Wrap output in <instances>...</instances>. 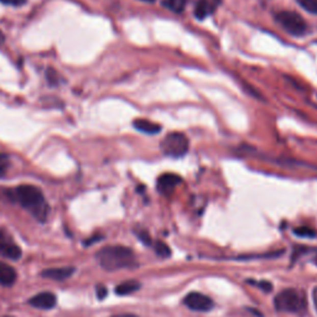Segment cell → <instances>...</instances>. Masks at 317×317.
Here are the masks:
<instances>
[{
	"label": "cell",
	"mask_w": 317,
	"mask_h": 317,
	"mask_svg": "<svg viewBox=\"0 0 317 317\" xmlns=\"http://www.w3.org/2000/svg\"><path fill=\"white\" fill-rule=\"evenodd\" d=\"M182 182L181 178L176 174H164L157 178V190L160 194L170 195L174 190Z\"/></svg>",
	"instance_id": "ba28073f"
},
{
	"label": "cell",
	"mask_w": 317,
	"mask_h": 317,
	"mask_svg": "<svg viewBox=\"0 0 317 317\" xmlns=\"http://www.w3.org/2000/svg\"><path fill=\"white\" fill-rule=\"evenodd\" d=\"M20 204L30 209L39 221L44 222L48 215V206L45 202L41 190L33 185H21L15 190Z\"/></svg>",
	"instance_id": "7a4b0ae2"
},
{
	"label": "cell",
	"mask_w": 317,
	"mask_h": 317,
	"mask_svg": "<svg viewBox=\"0 0 317 317\" xmlns=\"http://www.w3.org/2000/svg\"><path fill=\"white\" fill-rule=\"evenodd\" d=\"M300 7L305 9L307 13L317 15V0H296Z\"/></svg>",
	"instance_id": "e0dca14e"
},
{
	"label": "cell",
	"mask_w": 317,
	"mask_h": 317,
	"mask_svg": "<svg viewBox=\"0 0 317 317\" xmlns=\"http://www.w3.org/2000/svg\"><path fill=\"white\" fill-rule=\"evenodd\" d=\"M108 294V290L105 289V286L100 285V286H97V298L99 300H103Z\"/></svg>",
	"instance_id": "7402d4cb"
},
{
	"label": "cell",
	"mask_w": 317,
	"mask_h": 317,
	"mask_svg": "<svg viewBox=\"0 0 317 317\" xmlns=\"http://www.w3.org/2000/svg\"><path fill=\"white\" fill-rule=\"evenodd\" d=\"M100 239V237H93L92 239H88L87 242H86V246H88V244H92V243H94V242H97V241H99Z\"/></svg>",
	"instance_id": "d4e9b609"
},
{
	"label": "cell",
	"mask_w": 317,
	"mask_h": 317,
	"mask_svg": "<svg viewBox=\"0 0 317 317\" xmlns=\"http://www.w3.org/2000/svg\"><path fill=\"white\" fill-rule=\"evenodd\" d=\"M76 269L73 267H65V268H52V269H47L42 272L41 275L46 279H51V280L56 281H63L67 280L73 275Z\"/></svg>",
	"instance_id": "30bf717a"
},
{
	"label": "cell",
	"mask_w": 317,
	"mask_h": 317,
	"mask_svg": "<svg viewBox=\"0 0 317 317\" xmlns=\"http://www.w3.org/2000/svg\"><path fill=\"white\" fill-rule=\"evenodd\" d=\"M294 233H295L296 235H299V237H302V238H313L316 237V230H313L312 228H308V227H299V228H296L295 230H294Z\"/></svg>",
	"instance_id": "ac0fdd59"
},
{
	"label": "cell",
	"mask_w": 317,
	"mask_h": 317,
	"mask_svg": "<svg viewBox=\"0 0 317 317\" xmlns=\"http://www.w3.org/2000/svg\"><path fill=\"white\" fill-rule=\"evenodd\" d=\"M8 166H9V157H8L5 154H0V176L4 175Z\"/></svg>",
	"instance_id": "d6986e66"
},
{
	"label": "cell",
	"mask_w": 317,
	"mask_h": 317,
	"mask_svg": "<svg viewBox=\"0 0 317 317\" xmlns=\"http://www.w3.org/2000/svg\"><path fill=\"white\" fill-rule=\"evenodd\" d=\"M313 302H315V306H316V310H317V287L315 290H313Z\"/></svg>",
	"instance_id": "484cf974"
},
{
	"label": "cell",
	"mask_w": 317,
	"mask_h": 317,
	"mask_svg": "<svg viewBox=\"0 0 317 317\" xmlns=\"http://www.w3.org/2000/svg\"><path fill=\"white\" fill-rule=\"evenodd\" d=\"M5 317H13V316H5Z\"/></svg>",
	"instance_id": "f1b7e54d"
},
{
	"label": "cell",
	"mask_w": 317,
	"mask_h": 317,
	"mask_svg": "<svg viewBox=\"0 0 317 317\" xmlns=\"http://www.w3.org/2000/svg\"><path fill=\"white\" fill-rule=\"evenodd\" d=\"M154 249L155 253H156L158 256H161V258H169V256L171 255V249H170L168 244L164 243V242L161 241H157L156 243H155Z\"/></svg>",
	"instance_id": "2e32d148"
},
{
	"label": "cell",
	"mask_w": 317,
	"mask_h": 317,
	"mask_svg": "<svg viewBox=\"0 0 317 317\" xmlns=\"http://www.w3.org/2000/svg\"><path fill=\"white\" fill-rule=\"evenodd\" d=\"M140 289V282L137 280H128L124 281L122 284L118 285L115 287V294L120 296H125V295H130V294L135 293Z\"/></svg>",
	"instance_id": "5bb4252c"
},
{
	"label": "cell",
	"mask_w": 317,
	"mask_h": 317,
	"mask_svg": "<svg viewBox=\"0 0 317 317\" xmlns=\"http://www.w3.org/2000/svg\"><path fill=\"white\" fill-rule=\"evenodd\" d=\"M274 305L276 310L282 312H302L306 308V299L299 291L285 289L275 296Z\"/></svg>",
	"instance_id": "3957f363"
},
{
	"label": "cell",
	"mask_w": 317,
	"mask_h": 317,
	"mask_svg": "<svg viewBox=\"0 0 317 317\" xmlns=\"http://www.w3.org/2000/svg\"><path fill=\"white\" fill-rule=\"evenodd\" d=\"M18 274L13 267L0 261V284L3 286H11L16 281Z\"/></svg>",
	"instance_id": "8fae6325"
},
{
	"label": "cell",
	"mask_w": 317,
	"mask_h": 317,
	"mask_svg": "<svg viewBox=\"0 0 317 317\" xmlns=\"http://www.w3.org/2000/svg\"><path fill=\"white\" fill-rule=\"evenodd\" d=\"M275 20L280 28L293 36H302L307 30L306 21L295 11H279L275 15Z\"/></svg>",
	"instance_id": "5b68a950"
},
{
	"label": "cell",
	"mask_w": 317,
	"mask_h": 317,
	"mask_svg": "<svg viewBox=\"0 0 317 317\" xmlns=\"http://www.w3.org/2000/svg\"><path fill=\"white\" fill-rule=\"evenodd\" d=\"M0 255L13 260H18L22 255L21 248L4 230H0Z\"/></svg>",
	"instance_id": "52a82bcc"
},
{
	"label": "cell",
	"mask_w": 317,
	"mask_h": 317,
	"mask_svg": "<svg viewBox=\"0 0 317 317\" xmlns=\"http://www.w3.org/2000/svg\"><path fill=\"white\" fill-rule=\"evenodd\" d=\"M186 3L187 0H164L163 5L175 13H182L185 10Z\"/></svg>",
	"instance_id": "9a60e30c"
},
{
	"label": "cell",
	"mask_w": 317,
	"mask_h": 317,
	"mask_svg": "<svg viewBox=\"0 0 317 317\" xmlns=\"http://www.w3.org/2000/svg\"><path fill=\"white\" fill-rule=\"evenodd\" d=\"M30 305L31 306L36 307V308H41V310H51L56 306L57 304V298L56 295L52 293H48V291H45V293H40L36 294L35 296L30 299Z\"/></svg>",
	"instance_id": "9c48e42d"
},
{
	"label": "cell",
	"mask_w": 317,
	"mask_h": 317,
	"mask_svg": "<svg viewBox=\"0 0 317 317\" xmlns=\"http://www.w3.org/2000/svg\"><path fill=\"white\" fill-rule=\"evenodd\" d=\"M190 148V141L183 133H169L161 141V150L171 157H181L186 155Z\"/></svg>",
	"instance_id": "277c9868"
},
{
	"label": "cell",
	"mask_w": 317,
	"mask_h": 317,
	"mask_svg": "<svg viewBox=\"0 0 317 317\" xmlns=\"http://www.w3.org/2000/svg\"><path fill=\"white\" fill-rule=\"evenodd\" d=\"M213 11V3L209 0H198L195 5L194 15L198 20L206 19Z\"/></svg>",
	"instance_id": "4fadbf2b"
},
{
	"label": "cell",
	"mask_w": 317,
	"mask_h": 317,
	"mask_svg": "<svg viewBox=\"0 0 317 317\" xmlns=\"http://www.w3.org/2000/svg\"><path fill=\"white\" fill-rule=\"evenodd\" d=\"M98 263L104 270L115 272L137 267L134 252L128 247L111 246L104 247L96 254Z\"/></svg>",
	"instance_id": "6da1fadb"
},
{
	"label": "cell",
	"mask_w": 317,
	"mask_h": 317,
	"mask_svg": "<svg viewBox=\"0 0 317 317\" xmlns=\"http://www.w3.org/2000/svg\"><path fill=\"white\" fill-rule=\"evenodd\" d=\"M137 235H138V238H139L140 241L145 244V246H151V237H150V234L146 232V230H140V232H137Z\"/></svg>",
	"instance_id": "ffe728a7"
},
{
	"label": "cell",
	"mask_w": 317,
	"mask_h": 317,
	"mask_svg": "<svg viewBox=\"0 0 317 317\" xmlns=\"http://www.w3.org/2000/svg\"><path fill=\"white\" fill-rule=\"evenodd\" d=\"M133 126H134L137 130H139L144 134L148 135H155L157 133L161 131V126L157 123L150 122L148 119H137L133 122Z\"/></svg>",
	"instance_id": "7c38bea8"
},
{
	"label": "cell",
	"mask_w": 317,
	"mask_h": 317,
	"mask_svg": "<svg viewBox=\"0 0 317 317\" xmlns=\"http://www.w3.org/2000/svg\"><path fill=\"white\" fill-rule=\"evenodd\" d=\"M141 2H146V3H152V2H155V0H141Z\"/></svg>",
	"instance_id": "4316f807"
},
{
	"label": "cell",
	"mask_w": 317,
	"mask_h": 317,
	"mask_svg": "<svg viewBox=\"0 0 317 317\" xmlns=\"http://www.w3.org/2000/svg\"><path fill=\"white\" fill-rule=\"evenodd\" d=\"M3 4H7V5H14V7H19V5L24 4L27 0H0Z\"/></svg>",
	"instance_id": "603a6c76"
},
{
	"label": "cell",
	"mask_w": 317,
	"mask_h": 317,
	"mask_svg": "<svg viewBox=\"0 0 317 317\" xmlns=\"http://www.w3.org/2000/svg\"><path fill=\"white\" fill-rule=\"evenodd\" d=\"M183 304L190 310L197 311V312H207L213 308V301L207 295L201 293H190L183 299Z\"/></svg>",
	"instance_id": "8992f818"
},
{
	"label": "cell",
	"mask_w": 317,
	"mask_h": 317,
	"mask_svg": "<svg viewBox=\"0 0 317 317\" xmlns=\"http://www.w3.org/2000/svg\"><path fill=\"white\" fill-rule=\"evenodd\" d=\"M112 317H138V316L134 315V313H120V315H115Z\"/></svg>",
	"instance_id": "cb8c5ba5"
},
{
	"label": "cell",
	"mask_w": 317,
	"mask_h": 317,
	"mask_svg": "<svg viewBox=\"0 0 317 317\" xmlns=\"http://www.w3.org/2000/svg\"><path fill=\"white\" fill-rule=\"evenodd\" d=\"M46 77H47V80H48V82H50V85L54 86V85H56V83H57V73L52 70V68H48Z\"/></svg>",
	"instance_id": "44dd1931"
},
{
	"label": "cell",
	"mask_w": 317,
	"mask_h": 317,
	"mask_svg": "<svg viewBox=\"0 0 317 317\" xmlns=\"http://www.w3.org/2000/svg\"><path fill=\"white\" fill-rule=\"evenodd\" d=\"M315 264L317 265V253H316V256H315Z\"/></svg>",
	"instance_id": "83f0119b"
}]
</instances>
